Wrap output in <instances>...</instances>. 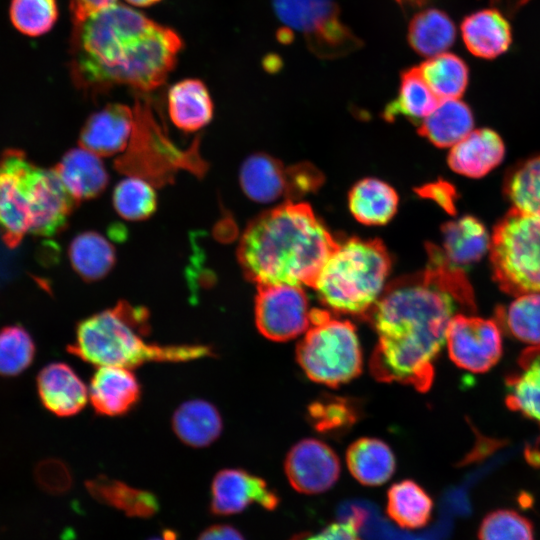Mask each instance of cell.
<instances>
[{"mask_svg":"<svg viewBox=\"0 0 540 540\" xmlns=\"http://www.w3.org/2000/svg\"><path fill=\"white\" fill-rule=\"evenodd\" d=\"M427 251L426 270L388 283L363 318L378 336L369 363L373 377L420 392L433 383L434 361L456 309L475 310L464 271L448 265L436 247Z\"/></svg>","mask_w":540,"mask_h":540,"instance_id":"1","label":"cell"},{"mask_svg":"<svg viewBox=\"0 0 540 540\" xmlns=\"http://www.w3.org/2000/svg\"><path fill=\"white\" fill-rule=\"evenodd\" d=\"M182 48L175 30L114 3L72 22L70 76L92 98L120 85L150 92L165 83Z\"/></svg>","mask_w":540,"mask_h":540,"instance_id":"2","label":"cell"},{"mask_svg":"<svg viewBox=\"0 0 540 540\" xmlns=\"http://www.w3.org/2000/svg\"><path fill=\"white\" fill-rule=\"evenodd\" d=\"M337 244L308 204L285 202L248 224L237 258L246 279L257 286L313 288Z\"/></svg>","mask_w":540,"mask_h":540,"instance_id":"3","label":"cell"},{"mask_svg":"<svg viewBox=\"0 0 540 540\" xmlns=\"http://www.w3.org/2000/svg\"><path fill=\"white\" fill-rule=\"evenodd\" d=\"M149 312L121 300L77 323L67 351L96 366L135 368L149 362H186L214 356L201 344L159 345L148 342Z\"/></svg>","mask_w":540,"mask_h":540,"instance_id":"4","label":"cell"},{"mask_svg":"<svg viewBox=\"0 0 540 540\" xmlns=\"http://www.w3.org/2000/svg\"><path fill=\"white\" fill-rule=\"evenodd\" d=\"M390 268L380 240L349 238L338 242L313 288L332 311L364 318L383 292Z\"/></svg>","mask_w":540,"mask_h":540,"instance_id":"5","label":"cell"},{"mask_svg":"<svg viewBox=\"0 0 540 540\" xmlns=\"http://www.w3.org/2000/svg\"><path fill=\"white\" fill-rule=\"evenodd\" d=\"M296 359L312 381L337 387L362 370V351L355 326L322 309H311L310 325L296 348Z\"/></svg>","mask_w":540,"mask_h":540,"instance_id":"6","label":"cell"},{"mask_svg":"<svg viewBox=\"0 0 540 540\" xmlns=\"http://www.w3.org/2000/svg\"><path fill=\"white\" fill-rule=\"evenodd\" d=\"M493 277L508 294H540V218L512 208L490 242Z\"/></svg>","mask_w":540,"mask_h":540,"instance_id":"7","label":"cell"},{"mask_svg":"<svg viewBox=\"0 0 540 540\" xmlns=\"http://www.w3.org/2000/svg\"><path fill=\"white\" fill-rule=\"evenodd\" d=\"M285 27L302 35L318 58L333 60L349 55L363 42L341 20L335 0H272Z\"/></svg>","mask_w":540,"mask_h":540,"instance_id":"8","label":"cell"},{"mask_svg":"<svg viewBox=\"0 0 540 540\" xmlns=\"http://www.w3.org/2000/svg\"><path fill=\"white\" fill-rule=\"evenodd\" d=\"M40 168L17 149H8L0 155V230L10 248L18 246L29 234Z\"/></svg>","mask_w":540,"mask_h":540,"instance_id":"9","label":"cell"},{"mask_svg":"<svg viewBox=\"0 0 540 540\" xmlns=\"http://www.w3.org/2000/svg\"><path fill=\"white\" fill-rule=\"evenodd\" d=\"M239 181L244 193L253 201L271 203L284 198L286 202L315 191L323 182L322 174L311 164L285 167L265 153L250 155L242 164Z\"/></svg>","mask_w":540,"mask_h":540,"instance_id":"10","label":"cell"},{"mask_svg":"<svg viewBox=\"0 0 540 540\" xmlns=\"http://www.w3.org/2000/svg\"><path fill=\"white\" fill-rule=\"evenodd\" d=\"M254 311L257 329L273 341L293 339L310 325L311 310L302 286H258Z\"/></svg>","mask_w":540,"mask_h":540,"instance_id":"11","label":"cell"},{"mask_svg":"<svg viewBox=\"0 0 540 540\" xmlns=\"http://www.w3.org/2000/svg\"><path fill=\"white\" fill-rule=\"evenodd\" d=\"M450 359L460 368L483 373L491 369L502 354L498 322L476 316L456 314L446 335Z\"/></svg>","mask_w":540,"mask_h":540,"instance_id":"12","label":"cell"},{"mask_svg":"<svg viewBox=\"0 0 540 540\" xmlns=\"http://www.w3.org/2000/svg\"><path fill=\"white\" fill-rule=\"evenodd\" d=\"M285 474L291 486L303 494L330 489L340 475V461L326 443L313 438L297 442L288 452Z\"/></svg>","mask_w":540,"mask_h":540,"instance_id":"13","label":"cell"},{"mask_svg":"<svg viewBox=\"0 0 540 540\" xmlns=\"http://www.w3.org/2000/svg\"><path fill=\"white\" fill-rule=\"evenodd\" d=\"M278 494L259 476L239 468L217 472L211 484L209 511L215 516L243 512L253 503L273 511L279 505Z\"/></svg>","mask_w":540,"mask_h":540,"instance_id":"14","label":"cell"},{"mask_svg":"<svg viewBox=\"0 0 540 540\" xmlns=\"http://www.w3.org/2000/svg\"><path fill=\"white\" fill-rule=\"evenodd\" d=\"M135 112L129 106L111 103L91 114L79 135V146L98 156H112L123 151L133 129Z\"/></svg>","mask_w":540,"mask_h":540,"instance_id":"15","label":"cell"},{"mask_svg":"<svg viewBox=\"0 0 540 540\" xmlns=\"http://www.w3.org/2000/svg\"><path fill=\"white\" fill-rule=\"evenodd\" d=\"M91 404L99 415L121 416L134 408L141 397V385L125 367L99 366L88 389Z\"/></svg>","mask_w":540,"mask_h":540,"instance_id":"16","label":"cell"},{"mask_svg":"<svg viewBox=\"0 0 540 540\" xmlns=\"http://www.w3.org/2000/svg\"><path fill=\"white\" fill-rule=\"evenodd\" d=\"M36 382L43 406L56 416L76 415L88 401V388L66 363L47 364L39 371Z\"/></svg>","mask_w":540,"mask_h":540,"instance_id":"17","label":"cell"},{"mask_svg":"<svg viewBox=\"0 0 540 540\" xmlns=\"http://www.w3.org/2000/svg\"><path fill=\"white\" fill-rule=\"evenodd\" d=\"M504 153L499 134L489 128H480L472 130L451 148L448 164L458 174L480 178L501 163Z\"/></svg>","mask_w":540,"mask_h":540,"instance_id":"18","label":"cell"},{"mask_svg":"<svg viewBox=\"0 0 540 540\" xmlns=\"http://www.w3.org/2000/svg\"><path fill=\"white\" fill-rule=\"evenodd\" d=\"M99 157L85 148H73L54 168L77 203L98 197L109 183V175Z\"/></svg>","mask_w":540,"mask_h":540,"instance_id":"19","label":"cell"},{"mask_svg":"<svg viewBox=\"0 0 540 540\" xmlns=\"http://www.w3.org/2000/svg\"><path fill=\"white\" fill-rule=\"evenodd\" d=\"M444 260L451 267L464 268L479 261L490 249L491 239L485 226L475 217L464 216L442 227Z\"/></svg>","mask_w":540,"mask_h":540,"instance_id":"20","label":"cell"},{"mask_svg":"<svg viewBox=\"0 0 540 540\" xmlns=\"http://www.w3.org/2000/svg\"><path fill=\"white\" fill-rule=\"evenodd\" d=\"M518 367L506 377V404L540 425V345L525 349L518 358Z\"/></svg>","mask_w":540,"mask_h":540,"instance_id":"21","label":"cell"},{"mask_svg":"<svg viewBox=\"0 0 540 540\" xmlns=\"http://www.w3.org/2000/svg\"><path fill=\"white\" fill-rule=\"evenodd\" d=\"M167 107L174 125L186 132L203 128L213 117L210 93L199 79H184L175 83L168 91Z\"/></svg>","mask_w":540,"mask_h":540,"instance_id":"22","label":"cell"},{"mask_svg":"<svg viewBox=\"0 0 540 540\" xmlns=\"http://www.w3.org/2000/svg\"><path fill=\"white\" fill-rule=\"evenodd\" d=\"M172 429L186 445L203 448L218 439L223 429V420L212 403L192 399L183 402L174 411Z\"/></svg>","mask_w":540,"mask_h":540,"instance_id":"23","label":"cell"},{"mask_svg":"<svg viewBox=\"0 0 540 540\" xmlns=\"http://www.w3.org/2000/svg\"><path fill=\"white\" fill-rule=\"evenodd\" d=\"M463 41L475 56L491 59L503 54L511 43L507 20L496 10L486 9L466 17L461 24Z\"/></svg>","mask_w":540,"mask_h":540,"instance_id":"24","label":"cell"},{"mask_svg":"<svg viewBox=\"0 0 540 540\" xmlns=\"http://www.w3.org/2000/svg\"><path fill=\"white\" fill-rule=\"evenodd\" d=\"M347 467L352 476L366 486H379L395 472L393 451L384 441L364 437L354 441L346 452Z\"/></svg>","mask_w":540,"mask_h":540,"instance_id":"25","label":"cell"},{"mask_svg":"<svg viewBox=\"0 0 540 540\" xmlns=\"http://www.w3.org/2000/svg\"><path fill=\"white\" fill-rule=\"evenodd\" d=\"M85 486L96 501L119 509L129 517L151 518L160 508L154 493L104 475L86 481Z\"/></svg>","mask_w":540,"mask_h":540,"instance_id":"26","label":"cell"},{"mask_svg":"<svg viewBox=\"0 0 540 540\" xmlns=\"http://www.w3.org/2000/svg\"><path fill=\"white\" fill-rule=\"evenodd\" d=\"M470 108L460 99L440 100L434 111L419 125V133L438 147H453L472 130Z\"/></svg>","mask_w":540,"mask_h":540,"instance_id":"27","label":"cell"},{"mask_svg":"<svg viewBox=\"0 0 540 540\" xmlns=\"http://www.w3.org/2000/svg\"><path fill=\"white\" fill-rule=\"evenodd\" d=\"M398 195L387 183L376 178H365L349 193V209L359 222L366 225L387 223L396 213Z\"/></svg>","mask_w":540,"mask_h":540,"instance_id":"28","label":"cell"},{"mask_svg":"<svg viewBox=\"0 0 540 540\" xmlns=\"http://www.w3.org/2000/svg\"><path fill=\"white\" fill-rule=\"evenodd\" d=\"M455 37L453 21L446 13L434 8L416 13L408 26L410 47L428 58L444 53L454 43Z\"/></svg>","mask_w":540,"mask_h":540,"instance_id":"29","label":"cell"},{"mask_svg":"<svg viewBox=\"0 0 540 540\" xmlns=\"http://www.w3.org/2000/svg\"><path fill=\"white\" fill-rule=\"evenodd\" d=\"M68 255L75 272L87 282L103 279L116 262L113 245L94 231L78 234L70 243Z\"/></svg>","mask_w":540,"mask_h":540,"instance_id":"30","label":"cell"},{"mask_svg":"<svg viewBox=\"0 0 540 540\" xmlns=\"http://www.w3.org/2000/svg\"><path fill=\"white\" fill-rule=\"evenodd\" d=\"M439 102L422 78L418 67H411L401 73L398 95L387 104L383 117L387 121H393L398 116H404L413 122L421 123Z\"/></svg>","mask_w":540,"mask_h":540,"instance_id":"31","label":"cell"},{"mask_svg":"<svg viewBox=\"0 0 540 540\" xmlns=\"http://www.w3.org/2000/svg\"><path fill=\"white\" fill-rule=\"evenodd\" d=\"M432 510L431 497L413 480L394 483L387 492L386 512L401 528L424 527L431 518Z\"/></svg>","mask_w":540,"mask_h":540,"instance_id":"32","label":"cell"},{"mask_svg":"<svg viewBox=\"0 0 540 540\" xmlns=\"http://www.w3.org/2000/svg\"><path fill=\"white\" fill-rule=\"evenodd\" d=\"M419 72L439 100L459 99L468 84L465 62L452 53H441L417 66Z\"/></svg>","mask_w":540,"mask_h":540,"instance_id":"33","label":"cell"},{"mask_svg":"<svg viewBox=\"0 0 540 540\" xmlns=\"http://www.w3.org/2000/svg\"><path fill=\"white\" fill-rule=\"evenodd\" d=\"M497 322L514 338L530 344L540 345V294L518 296L507 307L496 311Z\"/></svg>","mask_w":540,"mask_h":540,"instance_id":"34","label":"cell"},{"mask_svg":"<svg viewBox=\"0 0 540 540\" xmlns=\"http://www.w3.org/2000/svg\"><path fill=\"white\" fill-rule=\"evenodd\" d=\"M504 191L514 209L540 218V155L512 169Z\"/></svg>","mask_w":540,"mask_h":540,"instance_id":"35","label":"cell"},{"mask_svg":"<svg viewBox=\"0 0 540 540\" xmlns=\"http://www.w3.org/2000/svg\"><path fill=\"white\" fill-rule=\"evenodd\" d=\"M112 201L118 215L130 221L147 219L157 208L153 187L137 176L121 180L114 188Z\"/></svg>","mask_w":540,"mask_h":540,"instance_id":"36","label":"cell"},{"mask_svg":"<svg viewBox=\"0 0 540 540\" xmlns=\"http://www.w3.org/2000/svg\"><path fill=\"white\" fill-rule=\"evenodd\" d=\"M36 354L35 342L21 325L0 329V376L14 377L31 366Z\"/></svg>","mask_w":540,"mask_h":540,"instance_id":"37","label":"cell"},{"mask_svg":"<svg viewBox=\"0 0 540 540\" xmlns=\"http://www.w3.org/2000/svg\"><path fill=\"white\" fill-rule=\"evenodd\" d=\"M359 409L356 402L348 398L326 395L308 407L311 425L326 434L344 432L356 423Z\"/></svg>","mask_w":540,"mask_h":540,"instance_id":"38","label":"cell"},{"mask_svg":"<svg viewBox=\"0 0 540 540\" xmlns=\"http://www.w3.org/2000/svg\"><path fill=\"white\" fill-rule=\"evenodd\" d=\"M56 0H11L9 16L22 34L36 37L49 32L58 19Z\"/></svg>","mask_w":540,"mask_h":540,"instance_id":"39","label":"cell"},{"mask_svg":"<svg viewBox=\"0 0 540 540\" xmlns=\"http://www.w3.org/2000/svg\"><path fill=\"white\" fill-rule=\"evenodd\" d=\"M479 540H534L531 522L509 509L490 512L482 520Z\"/></svg>","mask_w":540,"mask_h":540,"instance_id":"40","label":"cell"},{"mask_svg":"<svg viewBox=\"0 0 540 540\" xmlns=\"http://www.w3.org/2000/svg\"><path fill=\"white\" fill-rule=\"evenodd\" d=\"M34 478L38 487L51 495L65 494L73 485L69 466L58 458L39 461L34 469Z\"/></svg>","mask_w":540,"mask_h":540,"instance_id":"41","label":"cell"},{"mask_svg":"<svg viewBox=\"0 0 540 540\" xmlns=\"http://www.w3.org/2000/svg\"><path fill=\"white\" fill-rule=\"evenodd\" d=\"M290 540H363L350 522L339 521L328 524L315 532H301Z\"/></svg>","mask_w":540,"mask_h":540,"instance_id":"42","label":"cell"},{"mask_svg":"<svg viewBox=\"0 0 540 540\" xmlns=\"http://www.w3.org/2000/svg\"><path fill=\"white\" fill-rule=\"evenodd\" d=\"M376 511L377 508L372 503L366 500L354 499L342 503L338 508L337 515L339 521L350 522L359 531Z\"/></svg>","mask_w":540,"mask_h":540,"instance_id":"43","label":"cell"},{"mask_svg":"<svg viewBox=\"0 0 540 540\" xmlns=\"http://www.w3.org/2000/svg\"><path fill=\"white\" fill-rule=\"evenodd\" d=\"M420 196L434 200L449 213H455V190L449 183L439 181L418 189Z\"/></svg>","mask_w":540,"mask_h":540,"instance_id":"44","label":"cell"},{"mask_svg":"<svg viewBox=\"0 0 540 540\" xmlns=\"http://www.w3.org/2000/svg\"><path fill=\"white\" fill-rule=\"evenodd\" d=\"M117 0H70L71 20L78 21L89 14L116 3Z\"/></svg>","mask_w":540,"mask_h":540,"instance_id":"45","label":"cell"},{"mask_svg":"<svg viewBox=\"0 0 540 540\" xmlns=\"http://www.w3.org/2000/svg\"><path fill=\"white\" fill-rule=\"evenodd\" d=\"M197 540H245V538L232 525L215 524L202 531Z\"/></svg>","mask_w":540,"mask_h":540,"instance_id":"46","label":"cell"},{"mask_svg":"<svg viewBox=\"0 0 540 540\" xmlns=\"http://www.w3.org/2000/svg\"><path fill=\"white\" fill-rule=\"evenodd\" d=\"M443 503L446 509L458 515H468L471 511L468 496L462 489L447 491Z\"/></svg>","mask_w":540,"mask_h":540,"instance_id":"47","label":"cell"},{"mask_svg":"<svg viewBox=\"0 0 540 540\" xmlns=\"http://www.w3.org/2000/svg\"><path fill=\"white\" fill-rule=\"evenodd\" d=\"M277 38L282 43H288L291 42L293 38V32L287 27H283L280 30H278Z\"/></svg>","mask_w":540,"mask_h":540,"instance_id":"48","label":"cell"},{"mask_svg":"<svg viewBox=\"0 0 540 540\" xmlns=\"http://www.w3.org/2000/svg\"><path fill=\"white\" fill-rule=\"evenodd\" d=\"M129 4L136 7H148L161 0H126Z\"/></svg>","mask_w":540,"mask_h":540,"instance_id":"49","label":"cell"},{"mask_svg":"<svg viewBox=\"0 0 540 540\" xmlns=\"http://www.w3.org/2000/svg\"><path fill=\"white\" fill-rule=\"evenodd\" d=\"M162 536L164 540H177L178 539L177 532L169 528L162 530Z\"/></svg>","mask_w":540,"mask_h":540,"instance_id":"50","label":"cell"},{"mask_svg":"<svg viewBox=\"0 0 540 540\" xmlns=\"http://www.w3.org/2000/svg\"><path fill=\"white\" fill-rule=\"evenodd\" d=\"M402 5L419 6L426 2V0H396Z\"/></svg>","mask_w":540,"mask_h":540,"instance_id":"51","label":"cell"},{"mask_svg":"<svg viewBox=\"0 0 540 540\" xmlns=\"http://www.w3.org/2000/svg\"><path fill=\"white\" fill-rule=\"evenodd\" d=\"M408 540H426V539H423V538H413V537H410Z\"/></svg>","mask_w":540,"mask_h":540,"instance_id":"52","label":"cell"},{"mask_svg":"<svg viewBox=\"0 0 540 540\" xmlns=\"http://www.w3.org/2000/svg\"><path fill=\"white\" fill-rule=\"evenodd\" d=\"M148 540H164V539H159V538H150Z\"/></svg>","mask_w":540,"mask_h":540,"instance_id":"53","label":"cell"}]
</instances>
